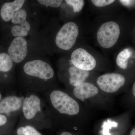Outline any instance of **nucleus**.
<instances>
[{
	"label": "nucleus",
	"instance_id": "f257e3e1",
	"mask_svg": "<svg viewBox=\"0 0 135 135\" xmlns=\"http://www.w3.org/2000/svg\"><path fill=\"white\" fill-rule=\"evenodd\" d=\"M50 99L52 106L60 114L74 116L79 112L78 103L65 92L54 90L51 93Z\"/></svg>",
	"mask_w": 135,
	"mask_h": 135
},
{
	"label": "nucleus",
	"instance_id": "f03ea898",
	"mask_svg": "<svg viewBox=\"0 0 135 135\" xmlns=\"http://www.w3.org/2000/svg\"><path fill=\"white\" fill-rule=\"evenodd\" d=\"M120 34V29L117 23L112 21L105 22L99 27L97 33L98 42L101 47L109 49L113 47Z\"/></svg>",
	"mask_w": 135,
	"mask_h": 135
},
{
	"label": "nucleus",
	"instance_id": "7ed1b4c3",
	"mask_svg": "<svg viewBox=\"0 0 135 135\" xmlns=\"http://www.w3.org/2000/svg\"><path fill=\"white\" fill-rule=\"evenodd\" d=\"M79 33V28L77 24L74 22H68L57 34L56 44L61 49L69 50L75 44Z\"/></svg>",
	"mask_w": 135,
	"mask_h": 135
},
{
	"label": "nucleus",
	"instance_id": "20e7f679",
	"mask_svg": "<svg viewBox=\"0 0 135 135\" xmlns=\"http://www.w3.org/2000/svg\"><path fill=\"white\" fill-rule=\"evenodd\" d=\"M126 82L124 75L116 73L103 74L99 76L97 81L99 88L107 93L117 92L125 86Z\"/></svg>",
	"mask_w": 135,
	"mask_h": 135
},
{
	"label": "nucleus",
	"instance_id": "39448f33",
	"mask_svg": "<svg viewBox=\"0 0 135 135\" xmlns=\"http://www.w3.org/2000/svg\"><path fill=\"white\" fill-rule=\"evenodd\" d=\"M25 73L27 75L44 80L51 79L54 75L53 68L42 60L29 61L23 66Z\"/></svg>",
	"mask_w": 135,
	"mask_h": 135
},
{
	"label": "nucleus",
	"instance_id": "423d86ee",
	"mask_svg": "<svg viewBox=\"0 0 135 135\" xmlns=\"http://www.w3.org/2000/svg\"><path fill=\"white\" fill-rule=\"evenodd\" d=\"M71 62L74 66L84 71H89L95 67V59L86 50L82 48L77 49L72 53Z\"/></svg>",
	"mask_w": 135,
	"mask_h": 135
},
{
	"label": "nucleus",
	"instance_id": "0eeeda50",
	"mask_svg": "<svg viewBox=\"0 0 135 135\" xmlns=\"http://www.w3.org/2000/svg\"><path fill=\"white\" fill-rule=\"evenodd\" d=\"M10 57L17 63L22 62L27 53V42L23 37H16L13 40L8 50Z\"/></svg>",
	"mask_w": 135,
	"mask_h": 135
},
{
	"label": "nucleus",
	"instance_id": "6e6552de",
	"mask_svg": "<svg viewBox=\"0 0 135 135\" xmlns=\"http://www.w3.org/2000/svg\"><path fill=\"white\" fill-rule=\"evenodd\" d=\"M22 108L25 118L27 120L32 119L41 111L40 99L35 95L26 97L23 101Z\"/></svg>",
	"mask_w": 135,
	"mask_h": 135
},
{
	"label": "nucleus",
	"instance_id": "1a4fd4ad",
	"mask_svg": "<svg viewBox=\"0 0 135 135\" xmlns=\"http://www.w3.org/2000/svg\"><path fill=\"white\" fill-rule=\"evenodd\" d=\"M98 92L99 90L96 86L87 82L75 87L73 90L74 96L82 101L96 95Z\"/></svg>",
	"mask_w": 135,
	"mask_h": 135
},
{
	"label": "nucleus",
	"instance_id": "9d476101",
	"mask_svg": "<svg viewBox=\"0 0 135 135\" xmlns=\"http://www.w3.org/2000/svg\"><path fill=\"white\" fill-rule=\"evenodd\" d=\"M22 99L16 96L6 97L0 102V114H8L18 110L22 107Z\"/></svg>",
	"mask_w": 135,
	"mask_h": 135
},
{
	"label": "nucleus",
	"instance_id": "9b49d317",
	"mask_svg": "<svg viewBox=\"0 0 135 135\" xmlns=\"http://www.w3.org/2000/svg\"><path fill=\"white\" fill-rule=\"evenodd\" d=\"M24 0H15L12 2H6L3 5L0 15L2 18L6 22L12 19L15 12L20 9L25 3Z\"/></svg>",
	"mask_w": 135,
	"mask_h": 135
},
{
	"label": "nucleus",
	"instance_id": "f8f14e48",
	"mask_svg": "<svg viewBox=\"0 0 135 135\" xmlns=\"http://www.w3.org/2000/svg\"><path fill=\"white\" fill-rule=\"evenodd\" d=\"M68 70L70 74L69 82L72 86L75 87L85 82L90 74L89 71L81 70L73 65L70 66Z\"/></svg>",
	"mask_w": 135,
	"mask_h": 135
},
{
	"label": "nucleus",
	"instance_id": "ddd939ff",
	"mask_svg": "<svg viewBox=\"0 0 135 135\" xmlns=\"http://www.w3.org/2000/svg\"><path fill=\"white\" fill-rule=\"evenodd\" d=\"M132 51L129 49L123 50L118 54L116 58L117 65L123 70H126L128 67L129 59L132 56Z\"/></svg>",
	"mask_w": 135,
	"mask_h": 135
},
{
	"label": "nucleus",
	"instance_id": "4468645a",
	"mask_svg": "<svg viewBox=\"0 0 135 135\" xmlns=\"http://www.w3.org/2000/svg\"><path fill=\"white\" fill-rule=\"evenodd\" d=\"M27 13L23 9L21 8L15 12L11 21L13 24H19L20 26L23 27H30V24L26 20Z\"/></svg>",
	"mask_w": 135,
	"mask_h": 135
},
{
	"label": "nucleus",
	"instance_id": "2eb2a0df",
	"mask_svg": "<svg viewBox=\"0 0 135 135\" xmlns=\"http://www.w3.org/2000/svg\"><path fill=\"white\" fill-rule=\"evenodd\" d=\"M13 63L9 55L6 53H0V71L7 72L12 69Z\"/></svg>",
	"mask_w": 135,
	"mask_h": 135
},
{
	"label": "nucleus",
	"instance_id": "dca6fc26",
	"mask_svg": "<svg viewBox=\"0 0 135 135\" xmlns=\"http://www.w3.org/2000/svg\"><path fill=\"white\" fill-rule=\"evenodd\" d=\"M15 135H42L38 130L32 126H21L17 129Z\"/></svg>",
	"mask_w": 135,
	"mask_h": 135
},
{
	"label": "nucleus",
	"instance_id": "f3484780",
	"mask_svg": "<svg viewBox=\"0 0 135 135\" xmlns=\"http://www.w3.org/2000/svg\"><path fill=\"white\" fill-rule=\"evenodd\" d=\"M31 29V27H23L15 25L11 29L12 35L16 37H23L27 36Z\"/></svg>",
	"mask_w": 135,
	"mask_h": 135
},
{
	"label": "nucleus",
	"instance_id": "a211bd4d",
	"mask_svg": "<svg viewBox=\"0 0 135 135\" xmlns=\"http://www.w3.org/2000/svg\"><path fill=\"white\" fill-rule=\"evenodd\" d=\"M65 2L68 5L72 7L74 12H80L84 7V2L83 0H66Z\"/></svg>",
	"mask_w": 135,
	"mask_h": 135
},
{
	"label": "nucleus",
	"instance_id": "6ab92c4d",
	"mask_svg": "<svg viewBox=\"0 0 135 135\" xmlns=\"http://www.w3.org/2000/svg\"><path fill=\"white\" fill-rule=\"evenodd\" d=\"M118 125V123L115 122H112L109 120L104 122L103 125V135H111L109 133V129L112 128V127H116Z\"/></svg>",
	"mask_w": 135,
	"mask_h": 135
},
{
	"label": "nucleus",
	"instance_id": "aec40b11",
	"mask_svg": "<svg viewBox=\"0 0 135 135\" xmlns=\"http://www.w3.org/2000/svg\"><path fill=\"white\" fill-rule=\"evenodd\" d=\"M38 1L41 5L46 6L47 7L49 6L54 8H58L60 7L63 1L60 0H39Z\"/></svg>",
	"mask_w": 135,
	"mask_h": 135
},
{
	"label": "nucleus",
	"instance_id": "412c9836",
	"mask_svg": "<svg viewBox=\"0 0 135 135\" xmlns=\"http://www.w3.org/2000/svg\"><path fill=\"white\" fill-rule=\"evenodd\" d=\"M91 2L96 7H104L110 5L115 2L114 0H92Z\"/></svg>",
	"mask_w": 135,
	"mask_h": 135
},
{
	"label": "nucleus",
	"instance_id": "4be33fe9",
	"mask_svg": "<svg viewBox=\"0 0 135 135\" xmlns=\"http://www.w3.org/2000/svg\"><path fill=\"white\" fill-rule=\"evenodd\" d=\"M7 117L3 114H0V127L3 126L7 123Z\"/></svg>",
	"mask_w": 135,
	"mask_h": 135
},
{
	"label": "nucleus",
	"instance_id": "5701e85b",
	"mask_svg": "<svg viewBox=\"0 0 135 135\" xmlns=\"http://www.w3.org/2000/svg\"><path fill=\"white\" fill-rule=\"evenodd\" d=\"M131 99H133V101L135 103V81L133 83L131 91Z\"/></svg>",
	"mask_w": 135,
	"mask_h": 135
},
{
	"label": "nucleus",
	"instance_id": "b1692460",
	"mask_svg": "<svg viewBox=\"0 0 135 135\" xmlns=\"http://www.w3.org/2000/svg\"><path fill=\"white\" fill-rule=\"evenodd\" d=\"M119 1L123 5H130L131 3L133 2V1Z\"/></svg>",
	"mask_w": 135,
	"mask_h": 135
},
{
	"label": "nucleus",
	"instance_id": "393cba45",
	"mask_svg": "<svg viewBox=\"0 0 135 135\" xmlns=\"http://www.w3.org/2000/svg\"><path fill=\"white\" fill-rule=\"evenodd\" d=\"M59 135H73L72 133L68 131H63L62 133H60Z\"/></svg>",
	"mask_w": 135,
	"mask_h": 135
},
{
	"label": "nucleus",
	"instance_id": "a878e982",
	"mask_svg": "<svg viewBox=\"0 0 135 135\" xmlns=\"http://www.w3.org/2000/svg\"><path fill=\"white\" fill-rule=\"evenodd\" d=\"M129 135H135V127L131 131Z\"/></svg>",
	"mask_w": 135,
	"mask_h": 135
},
{
	"label": "nucleus",
	"instance_id": "bb28decb",
	"mask_svg": "<svg viewBox=\"0 0 135 135\" xmlns=\"http://www.w3.org/2000/svg\"><path fill=\"white\" fill-rule=\"evenodd\" d=\"M1 95L0 94V101H1Z\"/></svg>",
	"mask_w": 135,
	"mask_h": 135
}]
</instances>
